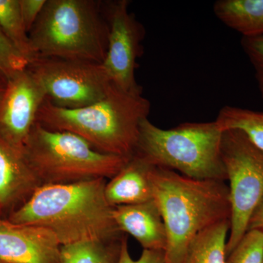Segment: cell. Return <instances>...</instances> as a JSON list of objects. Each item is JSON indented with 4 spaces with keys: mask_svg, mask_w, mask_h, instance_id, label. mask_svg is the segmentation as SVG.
Segmentation results:
<instances>
[{
    "mask_svg": "<svg viewBox=\"0 0 263 263\" xmlns=\"http://www.w3.org/2000/svg\"><path fill=\"white\" fill-rule=\"evenodd\" d=\"M106 179L42 185L6 219L14 224L46 228L61 246L114 240L124 235L105 195Z\"/></svg>",
    "mask_w": 263,
    "mask_h": 263,
    "instance_id": "1",
    "label": "cell"
},
{
    "mask_svg": "<svg viewBox=\"0 0 263 263\" xmlns=\"http://www.w3.org/2000/svg\"><path fill=\"white\" fill-rule=\"evenodd\" d=\"M153 199L167 235L166 263H182L190 242L204 230L230 219L226 181L190 179L171 170L153 167Z\"/></svg>",
    "mask_w": 263,
    "mask_h": 263,
    "instance_id": "2",
    "label": "cell"
},
{
    "mask_svg": "<svg viewBox=\"0 0 263 263\" xmlns=\"http://www.w3.org/2000/svg\"><path fill=\"white\" fill-rule=\"evenodd\" d=\"M150 102L142 94L114 84L100 101L82 108H60L45 101L37 123L51 130L75 134L103 153L130 158L134 155L140 126L150 113Z\"/></svg>",
    "mask_w": 263,
    "mask_h": 263,
    "instance_id": "3",
    "label": "cell"
},
{
    "mask_svg": "<svg viewBox=\"0 0 263 263\" xmlns=\"http://www.w3.org/2000/svg\"><path fill=\"white\" fill-rule=\"evenodd\" d=\"M102 5L94 0H47L29 33L35 59L103 63L108 24Z\"/></svg>",
    "mask_w": 263,
    "mask_h": 263,
    "instance_id": "4",
    "label": "cell"
},
{
    "mask_svg": "<svg viewBox=\"0 0 263 263\" xmlns=\"http://www.w3.org/2000/svg\"><path fill=\"white\" fill-rule=\"evenodd\" d=\"M222 133L215 121L185 122L164 129L146 119L140 126L134 155L154 167L171 170L190 179L226 181Z\"/></svg>",
    "mask_w": 263,
    "mask_h": 263,
    "instance_id": "5",
    "label": "cell"
},
{
    "mask_svg": "<svg viewBox=\"0 0 263 263\" xmlns=\"http://www.w3.org/2000/svg\"><path fill=\"white\" fill-rule=\"evenodd\" d=\"M41 184H67L110 179L129 158L103 153L72 133L51 130L36 123L23 148Z\"/></svg>",
    "mask_w": 263,
    "mask_h": 263,
    "instance_id": "6",
    "label": "cell"
},
{
    "mask_svg": "<svg viewBox=\"0 0 263 263\" xmlns=\"http://www.w3.org/2000/svg\"><path fill=\"white\" fill-rule=\"evenodd\" d=\"M221 154L229 181L230 228L227 257L248 230L263 197V152L238 129L223 131Z\"/></svg>",
    "mask_w": 263,
    "mask_h": 263,
    "instance_id": "7",
    "label": "cell"
},
{
    "mask_svg": "<svg viewBox=\"0 0 263 263\" xmlns=\"http://www.w3.org/2000/svg\"><path fill=\"white\" fill-rule=\"evenodd\" d=\"M27 68L42 86L46 100L60 108L96 103L114 86L103 65L97 62L37 57Z\"/></svg>",
    "mask_w": 263,
    "mask_h": 263,
    "instance_id": "8",
    "label": "cell"
},
{
    "mask_svg": "<svg viewBox=\"0 0 263 263\" xmlns=\"http://www.w3.org/2000/svg\"><path fill=\"white\" fill-rule=\"evenodd\" d=\"M129 2L117 0L104 8L108 24V48L103 65L109 79L119 89L143 94L136 81L145 29L129 10Z\"/></svg>",
    "mask_w": 263,
    "mask_h": 263,
    "instance_id": "9",
    "label": "cell"
},
{
    "mask_svg": "<svg viewBox=\"0 0 263 263\" xmlns=\"http://www.w3.org/2000/svg\"><path fill=\"white\" fill-rule=\"evenodd\" d=\"M46 99L42 86L28 68L7 81L0 101V138L23 152Z\"/></svg>",
    "mask_w": 263,
    "mask_h": 263,
    "instance_id": "10",
    "label": "cell"
},
{
    "mask_svg": "<svg viewBox=\"0 0 263 263\" xmlns=\"http://www.w3.org/2000/svg\"><path fill=\"white\" fill-rule=\"evenodd\" d=\"M61 247L46 228L14 224L0 216V261L6 263H61Z\"/></svg>",
    "mask_w": 263,
    "mask_h": 263,
    "instance_id": "11",
    "label": "cell"
},
{
    "mask_svg": "<svg viewBox=\"0 0 263 263\" xmlns=\"http://www.w3.org/2000/svg\"><path fill=\"white\" fill-rule=\"evenodd\" d=\"M42 186L23 152L0 138V212L9 214Z\"/></svg>",
    "mask_w": 263,
    "mask_h": 263,
    "instance_id": "12",
    "label": "cell"
},
{
    "mask_svg": "<svg viewBox=\"0 0 263 263\" xmlns=\"http://www.w3.org/2000/svg\"><path fill=\"white\" fill-rule=\"evenodd\" d=\"M114 218L120 231L136 238L143 249L165 252L167 232L154 199L141 203L114 208Z\"/></svg>",
    "mask_w": 263,
    "mask_h": 263,
    "instance_id": "13",
    "label": "cell"
},
{
    "mask_svg": "<svg viewBox=\"0 0 263 263\" xmlns=\"http://www.w3.org/2000/svg\"><path fill=\"white\" fill-rule=\"evenodd\" d=\"M153 167L138 156L130 157L124 167L105 184V195L108 203L115 208L152 200L151 173Z\"/></svg>",
    "mask_w": 263,
    "mask_h": 263,
    "instance_id": "14",
    "label": "cell"
},
{
    "mask_svg": "<svg viewBox=\"0 0 263 263\" xmlns=\"http://www.w3.org/2000/svg\"><path fill=\"white\" fill-rule=\"evenodd\" d=\"M214 14L242 37L263 35V0H219Z\"/></svg>",
    "mask_w": 263,
    "mask_h": 263,
    "instance_id": "15",
    "label": "cell"
},
{
    "mask_svg": "<svg viewBox=\"0 0 263 263\" xmlns=\"http://www.w3.org/2000/svg\"><path fill=\"white\" fill-rule=\"evenodd\" d=\"M230 220L219 221L204 230L189 245L182 263H226Z\"/></svg>",
    "mask_w": 263,
    "mask_h": 263,
    "instance_id": "16",
    "label": "cell"
},
{
    "mask_svg": "<svg viewBox=\"0 0 263 263\" xmlns=\"http://www.w3.org/2000/svg\"><path fill=\"white\" fill-rule=\"evenodd\" d=\"M123 237L118 240H89L62 246L61 263H118Z\"/></svg>",
    "mask_w": 263,
    "mask_h": 263,
    "instance_id": "17",
    "label": "cell"
},
{
    "mask_svg": "<svg viewBox=\"0 0 263 263\" xmlns=\"http://www.w3.org/2000/svg\"><path fill=\"white\" fill-rule=\"evenodd\" d=\"M215 122L222 131H241L263 152V112L227 105L219 110Z\"/></svg>",
    "mask_w": 263,
    "mask_h": 263,
    "instance_id": "18",
    "label": "cell"
},
{
    "mask_svg": "<svg viewBox=\"0 0 263 263\" xmlns=\"http://www.w3.org/2000/svg\"><path fill=\"white\" fill-rule=\"evenodd\" d=\"M0 28L29 65L35 60L21 13L19 0H0Z\"/></svg>",
    "mask_w": 263,
    "mask_h": 263,
    "instance_id": "19",
    "label": "cell"
},
{
    "mask_svg": "<svg viewBox=\"0 0 263 263\" xmlns=\"http://www.w3.org/2000/svg\"><path fill=\"white\" fill-rule=\"evenodd\" d=\"M262 257L263 232L251 230L228 254L226 263H262Z\"/></svg>",
    "mask_w": 263,
    "mask_h": 263,
    "instance_id": "20",
    "label": "cell"
},
{
    "mask_svg": "<svg viewBox=\"0 0 263 263\" xmlns=\"http://www.w3.org/2000/svg\"><path fill=\"white\" fill-rule=\"evenodd\" d=\"M29 66L27 60L13 46L0 28V81H7Z\"/></svg>",
    "mask_w": 263,
    "mask_h": 263,
    "instance_id": "21",
    "label": "cell"
},
{
    "mask_svg": "<svg viewBox=\"0 0 263 263\" xmlns=\"http://www.w3.org/2000/svg\"><path fill=\"white\" fill-rule=\"evenodd\" d=\"M240 43L253 66L259 93L263 99V35L242 37Z\"/></svg>",
    "mask_w": 263,
    "mask_h": 263,
    "instance_id": "22",
    "label": "cell"
},
{
    "mask_svg": "<svg viewBox=\"0 0 263 263\" xmlns=\"http://www.w3.org/2000/svg\"><path fill=\"white\" fill-rule=\"evenodd\" d=\"M118 263H166L165 254L164 251L143 249L139 258L133 259L129 253L127 236L124 234L122 238L120 257Z\"/></svg>",
    "mask_w": 263,
    "mask_h": 263,
    "instance_id": "23",
    "label": "cell"
},
{
    "mask_svg": "<svg viewBox=\"0 0 263 263\" xmlns=\"http://www.w3.org/2000/svg\"><path fill=\"white\" fill-rule=\"evenodd\" d=\"M47 0H19L24 25L29 33L42 13Z\"/></svg>",
    "mask_w": 263,
    "mask_h": 263,
    "instance_id": "24",
    "label": "cell"
},
{
    "mask_svg": "<svg viewBox=\"0 0 263 263\" xmlns=\"http://www.w3.org/2000/svg\"><path fill=\"white\" fill-rule=\"evenodd\" d=\"M257 230L263 232V197L249 221L248 230Z\"/></svg>",
    "mask_w": 263,
    "mask_h": 263,
    "instance_id": "25",
    "label": "cell"
},
{
    "mask_svg": "<svg viewBox=\"0 0 263 263\" xmlns=\"http://www.w3.org/2000/svg\"><path fill=\"white\" fill-rule=\"evenodd\" d=\"M5 85H1L0 84V101H1V99L3 98V93H4L5 91Z\"/></svg>",
    "mask_w": 263,
    "mask_h": 263,
    "instance_id": "26",
    "label": "cell"
},
{
    "mask_svg": "<svg viewBox=\"0 0 263 263\" xmlns=\"http://www.w3.org/2000/svg\"><path fill=\"white\" fill-rule=\"evenodd\" d=\"M0 84L1 85H5L4 83L2 82V81H0Z\"/></svg>",
    "mask_w": 263,
    "mask_h": 263,
    "instance_id": "27",
    "label": "cell"
},
{
    "mask_svg": "<svg viewBox=\"0 0 263 263\" xmlns=\"http://www.w3.org/2000/svg\"><path fill=\"white\" fill-rule=\"evenodd\" d=\"M0 216H2V217H3V214H2L1 212H0Z\"/></svg>",
    "mask_w": 263,
    "mask_h": 263,
    "instance_id": "28",
    "label": "cell"
},
{
    "mask_svg": "<svg viewBox=\"0 0 263 263\" xmlns=\"http://www.w3.org/2000/svg\"><path fill=\"white\" fill-rule=\"evenodd\" d=\"M0 263H6V262H2V261H0Z\"/></svg>",
    "mask_w": 263,
    "mask_h": 263,
    "instance_id": "29",
    "label": "cell"
},
{
    "mask_svg": "<svg viewBox=\"0 0 263 263\" xmlns=\"http://www.w3.org/2000/svg\"><path fill=\"white\" fill-rule=\"evenodd\" d=\"M262 263H263V257H262Z\"/></svg>",
    "mask_w": 263,
    "mask_h": 263,
    "instance_id": "30",
    "label": "cell"
}]
</instances>
